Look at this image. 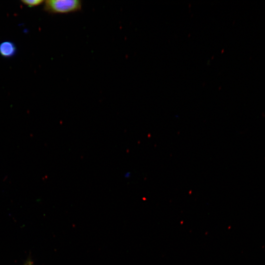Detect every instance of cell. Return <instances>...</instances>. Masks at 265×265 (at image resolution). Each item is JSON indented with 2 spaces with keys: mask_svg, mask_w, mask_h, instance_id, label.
I'll use <instances>...</instances> for the list:
<instances>
[{
  "mask_svg": "<svg viewBox=\"0 0 265 265\" xmlns=\"http://www.w3.org/2000/svg\"><path fill=\"white\" fill-rule=\"evenodd\" d=\"M82 8L80 0H48L44 2V10L51 14H68Z\"/></svg>",
  "mask_w": 265,
  "mask_h": 265,
  "instance_id": "1",
  "label": "cell"
},
{
  "mask_svg": "<svg viewBox=\"0 0 265 265\" xmlns=\"http://www.w3.org/2000/svg\"><path fill=\"white\" fill-rule=\"evenodd\" d=\"M17 48L15 44L9 41L0 43V55L5 58H9L15 55Z\"/></svg>",
  "mask_w": 265,
  "mask_h": 265,
  "instance_id": "2",
  "label": "cell"
},
{
  "mask_svg": "<svg viewBox=\"0 0 265 265\" xmlns=\"http://www.w3.org/2000/svg\"><path fill=\"white\" fill-rule=\"evenodd\" d=\"M22 3L29 7L38 6L44 3V1L42 0H22Z\"/></svg>",
  "mask_w": 265,
  "mask_h": 265,
  "instance_id": "3",
  "label": "cell"
},
{
  "mask_svg": "<svg viewBox=\"0 0 265 265\" xmlns=\"http://www.w3.org/2000/svg\"><path fill=\"white\" fill-rule=\"evenodd\" d=\"M24 265H33V263L31 259H27L24 263Z\"/></svg>",
  "mask_w": 265,
  "mask_h": 265,
  "instance_id": "4",
  "label": "cell"
}]
</instances>
